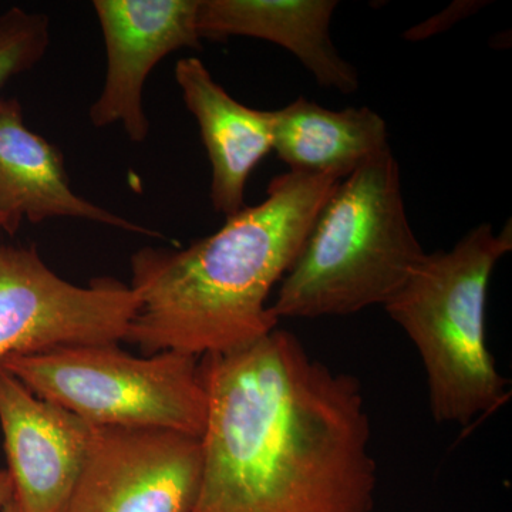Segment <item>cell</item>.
<instances>
[{"instance_id": "obj_1", "label": "cell", "mask_w": 512, "mask_h": 512, "mask_svg": "<svg viewBox=\"0 0 512 512\" xmlns=\"http://www.w3.org/2000/svg\"><path fill=\"white\" fill-rule=\"evenodd\" d=\"M208 412L192 512H373L377 484L362 384L291 332L204 356Z\"/></svg>"}, {"instance_id": "obj_2", "label": "cell", "mask_w": 512, "mask_h": 512, "mask_svg": "<svg viewBox=\"0 0 512 512\" xmlns=\"http://www.w3.org/2000/svg\"><path fill=\"white\" fill-rule=\"evenodd\" d=\"M339 181L289 171L271 181L261 204L228 217L215 234L185 249H140L130 259L140 306L124 342L148 356L174 350L201 359L274 332L269 295Z\"/></svg>"}, {"instance_id": "obj_3", "label": "cell", "mask_w": 512, "mask_h": 512, "mask_svg": "<svg viewBox=\"0 0 512 512\" xmlns=\"http://www.w3.org/2000/svg\"><path fill=\"white\" fill-rule=\"evenodd\" d=\"M424 255L390 148L330 192L271 311L278 320L316 319L384 306Z\"/></svg>"}, {"instance_id": "obj_4", "label": "cell", "mask_w": 512, "mask_h": 512, "mask_svg": "<svg viewBox=\"0 0 512 512\" xmlns=\"http://www.w3.org/2000/svg\"><path fill=\"white\" fill-rule=\"evenodd\" d=\"M512 248L511 224L495 234L480 224L450 251L426 254L384 305L414 343L437 423L467 426L508 399L485 335L488 285L497 262Z\"/></svg>"}, {"instance_id": "obj_5", "label": "cell", "mask_w": 512, "mask_h": 512, "mask_svg": "<svg viewBox=\"0 0 512 512\" xmlns=\"http://www.w3.org/2000/svg\"><path fill=\"white\" fill-rule=\"evenodd\" d=\"M0 367L92 426L170 430L198 439L205 430L200 359L185 353L138 357L117 343L66 346L12 356Z\"/></svg>"}, {"instance_id": "obj_6", "label": "cell", "mask_w": 512, "mask_h": 512, "mask_svg": "<svg viewBox=\"0 0 512 512\" xmlns=\"http://www.w3.org/2000/svg\"><path fill=\"white\" fill-rule=\"evenodd\" d=\"M0 229V366L12 356L126 340L140 298L119 279L89 286L60 278L35 247L6 244Z\"/></svg>"}, {"instance_id": "obj_7", "label": "cell", "mask_w": 512, "mask_h": 512, "mask_svg": "<svg viewBox=\"0 0 512 512\" xmlns=\"http://www.w3.org/2000/svg\"><path fill=\"white\" fill-rule=\"evenodd\" d=\"M201 471L198 437L93 426L82 473L63 512H192Z\"/></svg>"}, {"instance_id": "obj_8", "label": "cell", "mask_w": 512, "mask_h": 512, "mask_svg": "<svg viewBox=\"0 0 512 512\" xmlns=\"http://www.w3.org/2000/svg\"><path fill=\"white\" fill-rule=\"evenodd\" d=\"M198 6L200 0H94L107 56L103 90L90 107L94 127L119 123L133 143L147 140L144 84L165 56L200 49Z\"/></svg>"}, {"instance_id": "obj_9", "label": "cell", "mask_w": 512, "mask_h": 512, "mask_svg": "<svg viewBox=\"0 0 512 512\" xmlns=\"http://www.w3.org/2000/svg\"><path fill=\"white\" fill-rule=\"evenodd\" d=\"M0 427L20 512H63L92 440L93 426L40 399L0 367Z\"/></svg>"}, {"instance_id": "obj_10", "label": "cell", "mask_w": 512, "mask_h": 512, "mask_svg": "<svg viewBox=\"0 0 512 512\" xmlns=\"http://www.w3.org/2000/svg\"><path fill=\"white\" fill-rule=\"evenodd\" d=\"M174 76L210 158L212 207L225 218L232 217L247 207L249 175L274 151V110L239 103L198 57L178 60Z\"/></svg>"}, {"instance_id": "obj_11", "label": "cell", "mask_w": 512, "mask_h": 512, "mask_svg": "<svg viewBox=\"0 0 512 512\" xmlns=\"http://www.w3.org/2000/svg\"><path fill=\"white\" fill-rule=\"evenodd\" d=\"M0 214L8 218L9 235L18 231L23 218L40 224L67 217L164 238L77 195L62 151L26 127L18 99L0 100Z\"/></svg>"}, {"instance_id": "obj_12", "label": "cell", "mask_w": 512, "mask_h": 512, "mask_svg": "<svg viewBox=\"0 0 512 512\" xmlns=\"http://www.w3.org/2000/svg\"><path fill=\"white\" fill-rule=\"evenodd\" d=\"M336 8L335 0H200L197 28L201 40L248 36L282 46L320 87L349 94L359 89V76L333 46Z\"/></svg>"}, {"instance_id": "obj_13", "label": "cell", "mask_w": 512, "mask_h": 512, "mask_svg": "<svg viewBox=\"0 0 512 512\" xmlns=\"http://www.w3.org/2000/svg\"><path fill=\"white\" fill-rule=\"evenodd\" d=\"M387 150L386 121L369 107L330 110L298 97L274 110V151L293 173L343 180Z\"/></svg>"}, {"instance_id": "obj_14", "label": "cell", "mask_w": 512, "mask_h": 512, "mask_svg": "<svg viewBox=\"0 0 512 512\" xmlns=\"http://www.w3.org/2000/svg\"><path fill=\"white\" fill-rule=\"evenodd\" d=\"M50 45V19L43 13L10 8L0 15V90L36 66Z\"/></svg>"}, {"instance_id": "obj_15", "label": "cell", "mask_w": 512, "mask_h": 512, "mask_svg": "<svg viewBox=\"0 0 512 512\" xmlns=\"http://www.w3.org/2000/svg\"><path fill=\"white\" fill-rule=\"evenodd\" d=\"M477 5H481V3H453V5H451L450 8L443 10V12H441L439 16H434V18L426 20V22L420 23V25L416 26V28L409 30V32L406 33V37L407 39L416 42V40L426 39V37L437 35V33L443 32V30L451 28V26H453L454 23H457L458 20L463 19V16L471 15V13H473L474 10L480 8V6Z\"/></svg>"}, {"instance_id": "obj_16", "label": "cell", "mask_w": 512, "mask_h": 512, "mask_svg": "<svg viewBox=\"0 0 512 512\" xmlns=\"http://www.w3.org/2000/svg\"><path fill=\"white\" fill-rule=\"evenodd\" d=\"M13 498V483L8 470L0 471V511Z\"/></svg>"}, {"instance_id": "obj_17", "label": "cell", "mask_w": 512, "mask_h": 512, "mask_svg": "<svg viewBox=\"0 0 512 512\" xmlns=\"http://www.w3.org/2000/svg\"><path fill=\"white\" fill-rule=\"evenodd\" d=\"M0 512H20L18 508V504L15 503V500H10L8 504L5 505V508H3Z\"/></svg>"}, {"instance_id": "obj_18", "label": "cell", "mask_w": 512, "mask_h": 512, "mask_svg": "<svg viewBox=\"0 0 512 512\" xmlns=\"http://www.w3.org/2000/svg\"><path fill=\"white\" fill-rule=\"evenodd\" d=\"M0 229L5 232L8 231V218L2 214H0Z\"/></svg>"}]
</instances>
